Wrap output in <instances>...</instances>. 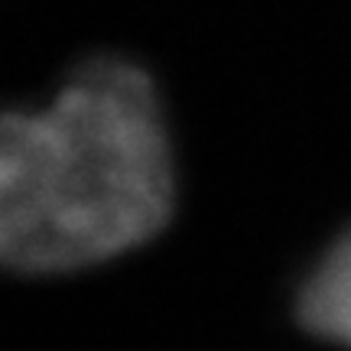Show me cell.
<instances>
[{"label":"cell","mask_w":351,"mask_h":351,"mask_svg":"<svg viewBox=\"0 0 351 351\" xmlns=\"http://www.w3.org/2000/svg\"><path fill=\"white\" fill-rule=\"evenodd\" d=\"M173 163L150 78L121 59L75 72L43 111L0 114V263L52 274L156 234Z\"/></svg>","instance_id":"obj_1"},{"label":"cell","mask_w":351,"mask_h":351,"mask_svg":"<svg viewBox=\"0 0 351 351\" xmlns=\"http://www.w3.org/2000/svg\"><path fill=\"white\" fill-rule=\"evenodd\" d=\"M302 322L332 341L351 345V234L319 263L302 289Z\"/></svg>","instance_id":"obj_2"}]
</instances>
